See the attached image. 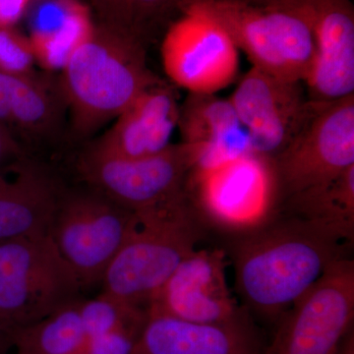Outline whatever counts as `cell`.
<instances>
[{
	"instance_id": "cell-1",
	"label": "cell",
	"mask_w": 354,
	"mask_h": 354,
	"mask_svg": "<svg viewBox=\"0 0 354 354\" xmlns=\"http://www.w3.org/2000/svg\"><path fill=\"white\" fill-rule=\"evenodd\" d=\"M348 241L295 216L272 220L247 232L232 250L235 286L247 308L270 321L279 318L335 261Z\"/></svg>"
},
{
	"instance_id": "cell-8",
	"label": "cell",
	"mask_w": 354,
	"mask_h": 354,
	"mask_svg": "<svg viewBox=\"0 0 354 354\" xmlns=\"http://www.w3.org/2000/svg\"><path fill=\"white\" fill-rule=\"evenodd\" d=\"M165 73L189 94H216L239 74V50L221 21L200 0H188L162 39Z\"/></svg>"
},
{
	"instance_id": "cell-14",
	"label": "cell",
	"mask_w": 354,
	"mask_h": 354,
	"mask_svg": "<svg viewBox=\"0 0 354 354\" xmlns=\"http://www.w3.org/2000/svg\"><path fill=\"white\" fill-rule=\"evenodd\" d=\"M225 267V251L197 248L156 293L148 315L201 324L230 322L245 315L228 288Z\"/></svg>"
},
{
	"instance_id": "cell-22",
	"label": "cell",
	"mask_w": 354,
	"mask_h": 354,
	"mask_svg": "<svg viewBox=\"0 0 354 354\" xmlns=\"http://www.w3.org/2000/svg\"><path fill=\"white\" fill-rule=\"evenodd\" d=\"M82 299L16 330L18 354H83L88 337L79 308Z\"/></svg>"
},
{
	"instance_id": "cell-27",
	"label": "cell",
	"mask_w": 354,
	"mask_h": 354,
	"mask_svg": "<svg viewBox=\"0 0 354 354\" xmlns=\"http://www.w3.org/2000/svg\"><path fill=\"white\" fill-rule=\"evenodd\" d=\"M91 3L97 11L99 22L127 28L133 31L128 0H91Z\"/></svg>"
},
{
	"instance_id": "cell-2",
	"label": "cell",
	"mask_w": 354,
	"mask_h": 354,
	"mask_svg": "<svg viewBox=\"0 0 354 354\" xmlns=\"http://www.w3.org/2000/svg\"><path fill=\"white\" fill-rule=\"evenodd\" d=\"M77 139H86L160 81L147 65L141 37L127 28L95 23L92 36L58 77Z\"/></svg>"
},
{
	"instance_id": "cell-32",
	"label": "cell",
	"mask_w": 354,
	"mask_h": 354,
	"mask_svg": "<svg viewBox=\"0 0 354 354\" xmlns=\"http://www.w3.org/2000/svg\"><path fill=\"white\" fill-rule=\"evenodd\" d=\"M228 1H245V2H248L249 0H228Z\"/></svg>"
},
{
	"instance_id": "cell-17",
	"label": "cell",
	"mask_w": 354,
	"mask_h": 354,
	"mask_svg": "<svg viewBox=\"0 0 354 354\" xmlns=\"http://www.w3.org/2000/svg\"><path fill=\"white\" fill-rule=\"evenodd\" d=\"M266 342L247 313L216 324L148 315L132 354H262Z\"/></svg>"
},
{
	"instance_id": "cell-5",
	"label": "cell",
	"mask_w": 354,
	"mask_h": 354,
	"mask_svg": "<svg viewBox=\"0 0 354 354\" xmlns=\"http://www.w3.org/2000/svg\"><path fill=\"white\" fill-rule=\"evenodd\" d=\"M186 191L197 213L244 234L272 221L281 196L274 160L256 153L191 169Z\"/></svg>"
},
{
	"instance_id": "cell-6",
	"label": "cell",
	"mask_w": 354,
	"mask_h": 354,
	"mask_svg": "<svg viewBox=\"0 0 354 354\" xmlns=\"http://www.w3.org/2000/svg\"><path fill=\"white\" fill-rule=\"evenodd\" d=\"M134 212L81 183L66 187L48 235L83 290L101 283L124 243Z\"/></svg>"
},
{
	"instance_id": "cell-26",
	"label": "cell",
	"mask_w": 354,
	"mask_h": 354,
	"mask_svg": "<svg viewBox=\"0 0 354 354\" xmlns=\"http://www.w3.org/2000/svg\"><path fill=\"white\" fill-rule=\"evenodd\" d=\"M138 337L127 330H113L88 337L83 354H132Z\"/></svg>"
},
{
	"instance_id": "cell-21",
	"label": "cell",
	"mask_w": 354,
	"mask_h": 354,
	"mask_svg": "<svg viewBox=\"0 0 354 354\" xmlns=\"http://www.w3.org/2000/svg\"><path fill=\"white\" fill-rule=\"evenodd\" d=\"M290 215L313 221L351 242L354 234V165L329 183L288 198Z\"/></svg>"
},
{
	"instance_id": "cell-18",
	"label": "cell",
	"mask_w": 354,
	"mask_h": 354,
	"mask_svg": "<svg viewBox=\"0 0 354 354\" xmlns=\"http://www.w3.org/2000/svg\"><path fill=\"white\" fill-rule=\"evenodd\" d=\"M177 128L180 143L189 153L191 169H207L254 153L232 102L216 94H188L179 106Z\"/></svg>"
},
{
	"instance_id": "cell-16",
	"label": "cell",
	"mask_w": 354,
	"mask_h": 354,
	"mask_svg": "<svg viewBox=\"0 0 354 354\" xmlns=\"http://www.w3.org/2000/svg\"><path fill=\"white\" fill-rule=\"evenodd\" d=\"M66 185L53 165L31 156L0 169V241L48 235Z\"/></svg>"
},
{
	"instance_id": "cell-10",
	"label": "cell",
	"mask_w": 354,
	"mask_h": 354,
	"mask_svg": "<svg viewBox=\"0 0 354 354\" xmlns=\"http://www.w3.org/2000/svg\"><path fill=\"white\" fill-rule=\"evenodd\" d=\"M312 102L308 120L274 158L281 196L329 183L354 165V94Z\"/></svg>"
},
{
	"instance_id": "cell-28",
	"label": "cell",
	"mask_w": 354,
	"mask_h": 354,
	"mask_svg": "<svg viewBox=\"0 0 354 354\" xmlns=\"http://www.w3.org/2000/svg\"><path fill=\"white\" fill-rule=\"evenodd\" d=\"M29 156L31 155L22 144L6 128L0 125V169L10 167Z\"/></svg>"
},
{
	"instance_id": "cell-13",
	"label": "cell",
	"mask_w": 354,
	"mask_h": 354,
	"mask_svg": "<svg viewBox=\"0 0 354 354\" xmlns=\"http://www.w3.org/2000/svg\"><path fill=\"white\" fill-rule=\"evenodd\" d=\"M245 128L254 153L274 160L290 145L311 114L304 82L252 67L228 97Z\"/></svg>"
},
{
	"instance_id": "cell-23",
	"label": "cell",
	"mask_w": 354,
	"mask_h": 354,
	"mask_svg": "<svg viewBox=\"0 0 354 354\" xmlns=\"http://www.w3.org/2000/svg\"><path fill=\"white\" fill-rule=\"evenodd\" d=\"M81 319L88 337L113 330H127L140 335L148 319L145 309L102 292L90 300H81Z\"/></svg>"
},
{
	"instance_id": "cell-3",
	"label": "cell",
	"mask_w": 354,
	"mask_h": 354,
	"mask_svg": "<svg viewBox=\"0 0 354 354\" xmlns=\"http://www.w3.org/2000/svg\"><path fill=\"white\" fill-rule=\"evenodd\" d=\"M201 237L199 213L187 191L134 212L124 243L102 279V291L147 311L177 267L196 250Z\"/></svg>"
},
{
	"instance_id": "cell-25",
	"label": "cell",
	"mask_w": 354,
	"mask_h": 354,
	"mask_svg": "<svg viewBox=\"0 0 354 354\" xmlns=\"http://www.w3.org/2000/svg\"><path fill=\"white\" fill-rule=\"evenodd\" d=\"M188 0H128L130 24L141 37L146 26L158 22L176 9L183 8Z\"/></svg>"
},
{
	"instance_id": "cell-12",
	"label": "cell",
	"mask_w": 354,
	"mask_h": 354,
	"mask_svg": "<svg viewBox=\"0 0 354 354\" xmlns=\"http://www.w3.org/2000/svg\"><path fill=\"white\" fill-rule=\"evenodd\" d=\"M295 13L308 26L315 58L304 81L311 102L354 94V9L351 0H249Z\"/></svg>"
},
{
	"instance_id": "cell-30",
	"label": "cell",
	"mask_w": 354,
	"mask_h": 354,
	"mask_svg": "<svg viewBox=\"0 0 354 354\" xmlns=\"http://www.w3.org/2000/svg\"><path fill=\"white\" fill-rule=\"evenodd\" d=\"M14 334L15 332L0 318V354H7L13 348Z\"/></svg>"
},
{
	"instance_id": "cell-19",
	"label": "cell",
	"mask_w": 354,
	"mask_h": 354,
	"mask_svg": "<svg viewBox=\"0 0 354 354\" xmlns=\"http://www.w3.org/2000/svg\"><path fill=\"white\" fill-rule=\"evenodd\" d=\"M50 74L8 75L7 129L34 158L59 142L67 111L59 81Z\"/></svg>"
},
{
	"instance_id": "cell-31",
	"label": "cell",
	"mask_w": 354,
	"mask_h": 354,
	"mask_svg": "<svg viewBox=\"0 0 354 354\" xmlns=\"http://www.w3.org/2000/svg\"><path fill=\"white\" fill-rule=\"evenodd\" d=\"M335 354H354V329L348 333Z\"/></svg>"
},
{
	"instance_id": "cell-15",
	"label": "cell",
	"mask_w": 354,
	"mask_h": 354,
	"mask_svg": "<svg viewBox=\"0 0 354 354\" xmlns=\"http://www.w3.org/2000/svg\"><path fill=\"white\" fill-rule=\"evenodd\" d=\"M179 104L162 81L147 88L114 120L113 124L82 152L97 157L137 160L164 152L178 125Z\"/></svg>"
},
{
	"instance_id": "cell-20",
	"label": "cell",
	"mask_w": 354,
	"mask_h": 354,
	"mask_svg": "<svg viewBox=\"0 0 354 354\" xmlns=\"http://www.w3.org/2000/svg\"><path fill=\"white\" fill-rule=\"evenodd\" d=\"M95 26L90 8L79 0H44L28 35L36 64L48 73L62 71Z\"/></svg>"
},
{
	"instance_id": "cell-24",
	"label": "cell",
	"mask_w": 354,
	"mask_h": 354,
	"mask_svg": "<svg viewBox=\"0 0 354 354\" xmlns=\"http://www.w3.org/2000/svg\"><path fill=\"white\" fill-rule=\"evenodd\" d=\"M36 65L29 38L14 30L0 28V73L25 75L35 71Z\"/></svg>"
},
{
	"instance_id": "cell-7",
	"label": "cell",
	"mask_w": 354,
	"mask_h": 354,
	"mask_svg": "<svg viewBox=\"0 0 354 354\" xmlns=\"http://www.w3.org/2000/svg\"><path fill=\"white\" fill-rule=\"evenodd\" d=\"M200 1L225 26L252 67L304 83L316 50L313 35L301 18L286 9L251 2Z\"/></svg>"
},
{
	"instance_id": "cell-4",
	"label": "cell",
	"mask_w": 354,
	"mask_h": 354,
	"mask_svg": "<svg viewBox=\"0 0 354 354\" xmlns=\"http://www.w3.org/2000/svg\"><path fill=\"white\" fill-rule=\"evenodd\" d=\"M83 290L50 235L0 241V318L14 332L82 299Z\"/></svg>"
},
{
	"instance_id": "cell-9",
	"label": "cell",
	"mask_w": 354,
	"mask_h": 354,
	"mask_svg": "<svg viewBox=\"0 0 354 354\" xmlns=\"http://www.w3.org/2000/svg\"><path fill=\"white\" fill-rule=\"evenodd\" d=\"M353 322L354 261L344 257L279 318L262 354H335Z\"/></svg>"
},
{
	"instance_id": "cell-29",
	"label": "cell",
	"mask_w": 354,
	"mask_h": 354,
	"mask_svg": "<svg viewBox=\"0 0 354 354\" xmlns=\"http://www.w3.org/2000/svg\"><path fill=\"white\" fill-rule=\"evenodd\" d=\"M35 0H0V28H14L29 11Z\"/></svg>"
},
{
	"instance_id": "cell-11",
	"label": "cell",
	"mask_w": 354,
	"mask_h": 354,
	"mask_svg": "<svg viewBox=\"0 0 354 354\" xmlns=\"http://www.w3.org/2000/svg\"><path fill=\"white\" fill-rule=\"evenodd\" d=\"M74 165L81 183L133 212L183 195L192 167L189 153L181 143L137 160L97 157L80 151Z\"/></svg>"
}]
</instances>
